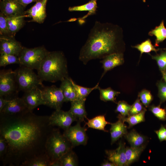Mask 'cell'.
Masks as SVG:
<instances>
[{"label":"cell","mask_w":166,"mask_h":166,"mask_svg":"<svg viewBox=\"0 0 166 166\" xmlns=\"http://www.w3.org/2000/svg\"><path fill=\"white\" fill-rule=\"evenodd\" d=\"M15 71L19 90L25 92L43 85L38 74L32 69L20 65Z\"/></svg>","instance_id":"obj_7"},{"label":"cell","mask_w":166,"mask_h":166,"mask_svg":"<svg viewBox=\"0 0 166 166\" xmlns=\"http://www.w3.org/2000/svg\"><path fill=\"white\" fill-rule=\"evenodd\" d=\"M98 89L100 92V99L105 102L111 101L116 103V97L120 93V92L114 90L110 87L102 89L99 86Z\"/></svg>","instance_id":"obj_27"},{"label":"cell","mask_w":166,"mask_h":166,"mask_svg":"<svg viewBox=\"0 0 166 166\" xmlns=\"http://www.w3.org/2000/svg\"><path fill=\"white\" fill-rule=\"evenodd\" d=\"M86 99H77L71 102V107L69 110L77 121L81 122L86 118L87 113L85 107Z\"/></svg>","instance_id":"obj_19"},{"label":"cell","mask_w":166,"mask_h":166,"mask_svg":"<svg viewBox=\"0 0 166 166\" xmlns=\"http://www.w3.org/2000/svg\"><path fill=\"white\" fill-rule=\"evenodd\" d=\"M155 60L161 71H166V52H162L160 55L152 56Z\"/></svg>","instance_id":"obj_37"},{"label":"cell","mask_w":166,"mask_h":166,"mask_svg":"<svg viewBox=\"0 0 166 166\" xmlns=\"http://www.w3.org/2000/svg\"><path fill=\"white\" fill-rule=\"evenodd\" d=\"M142 1L144 2H146V0H142Z\"/></svg>","instance_id":"obj_47"},{"label":"cell","mask_w":166,"mask_h":166,"mask_svg":"<svg viewBox=\"0 0 166 166\" xmlns=\"http://www.w3.org/2000/svg\"><path fill=\"white\" fill-rule=\"evenodd\" d=\"M19 3L26 7L27 6L34 2H37L40 0H16Z\"/></svg>","instance_id":"obj_43"},{"label":"cell","mask_w":166,"mask_h":166,"mask_svg":"<svg viewBox=\"0 0 166 166\" xmlns=\"http://www.w3.org/2000/svg\"><path fill=\"white\" fill-rule=\"evenodd\" d=\"M73 146L61 133L59 129L54 128L45 144V153L51 162L58 160L65 154L72 150Z\"/></svg>","instance_id":"obj_4"},{"label":"cell","mask_w":166,"mask_h":166,"mask_svg":"<svg viewBox=\"0 0 166 166\" xmlns=\"http://www.w3.org/2000/svg\"><path fill=\"white\" fill-rule=\"evenodd\" d=\"M37 72L42 82L61 81L69 77L67 61L64 53L61 51H49Z\"/></svg>","instance_id":"obj_3"},{"label":"cell","mask_w":166,"mask_h":166,"mask_svg":"<svg viewBox=\"0 0 166 166\" xmlns=\"http://www.w3.org/2000/svg\"><path fill=\"white\" fill-rule=\"evenodd\" d=\"M125 138L131 145L133 147H139L143 145L147 140V138L133 129L124 136Z\"/></svg>","instance_id":"obj_23"},{"label":"cell","mask_w":166,"mask_h":166,"mask_svg":"<svg viewBox=\"0 0 166 166\" xmlns=\"http://www.w3.org/2000/svg\"><path fill=\"white\" fill-rule=\"evenodd\" d=\"M146 109H145L139 113L130 115L127 117H123L120 114L118 116L120 117L125 122H128L129 128L133 126L140 122L145 121L144 116Z\"/></svg>","instance_id":"obj_29"},{"label":"cell","mask_w":166,"mask_h":166,"mask_svg":"<svg viewBox=\"0 0 166 166\" xmlns=\"http://www.w3.org/2000/svg\"><path fill=\"white\" fill-rule=\"evenodd\" d=\"M48 52L43 46L30 48L23 47L19 56V65L38 70Z\"/></svg>","instance_id":"obj_5"},{"label":"cell","mask_w":166,"mask_h":166,"mask_svg":"<svg viewBox=\"0 0 166 166\" xmlns=\"http://www.w3.org/2000/svg\"><path fill=\"white\" fill-rule=\"evenodd\" d=\"M71 79L68 77L61 81L59 88L63 94L65 102H71L77 99L76 92Z\"/></svg>","instance_id":"obj_20"},{"label":"cell","mask_w":166,"mask_h":166,"mask_svg":"<svg viewBox=\"0 0 166 166\" xmlns=\"http://www.w3.org/2000/svg\"><path fill=\"white\" fill-rule=\"evenodd\" d=\"M15 72L11 69L2 70L0 72V96L8 100L18 97L19 91Z\"/></svg>","instance_id":"obj_6"},{"label":"cell","mask_w":166,"mask_h":166,"mask_svg":"<svg viewBox=\"0 0 166 166\" xmlns=\"http://www.w3.org/2000/svg\"><path fill=\"white\" fill-rule=\"evenodd\" d=\"M49 117L31 111L13 115L0 113V136L8 146L2 161L3 166H21L45 154L47 139L54 128L49 124Z\"/></svg>","instance_id":"obj_1"},{"label":"cell","mask_w":166,"mask_h":166,"mask_svg":"<svg viewBox=\"0 0 166 166\" xmlns=\"http://www.w3.org/2000/svg\"><path fill=\"white\" fill-rule=\"evenodd\" d=\"M8 100L5 99L2 96H0V112L7 104Z\"/></svg>","instance_id":"obj_44"},{"label":"cell","mask_w":166,"mask_h":166,"mask_svg":"<svg viewBox=\"0 0 166 166\" xmlns=\"http://www.w3.org/2000/svg\"></svg>","instance_id":"obj_48"},{"label":"cell","mask_w":166,"mask_h":166,"mask_svg":"<svg viewBox=\"0 0 166 166\" xmlns=\"http://www.w3.org/2000/svg\"><path fill=\"white\" fill-rule=\"evenodd\" d=\"M101 166H116L113 163L109 161H106L102 163Z\"/></svg>","instance_id":"obj_45"},{"label":"cell","mask_w":166,"mask_h":166,"mask_svg":"<svg viewBox=\"0 0 166 166\" xmlns=\"http://www.w3.org/2000/svg\"><path fill=\"white\" fill-rule=\"evenodd\" d=\"M14 64L19 65L20 61L18 56L7 54H0V67H5L9 65Z\"/></svg>","instance_id":"obj_32"},{"label":"cell","mask_w":166,"mask_h":166,"mask_svg":"<svg viewBox=\"0 0 166 166\" xmlns=\"http://www.w3.org/2000/svg\"><path fill=\"white\" fill-rule=\"evenodd\" d=\"M71 82L76 90L77 99H86L89 95L94 90L98 89L99 84H97L92 88H87L80 86L76 84L71 79Z\"/></svg>","instance_id":"obj_30"},{"label":"cell","mask_w":166,"mask_h":166,"mask_svg":"<svg viewBox=\"0 0 166 166\" xmlns=\"http://www.w3.org/2000/svg\"><path fill=\"white\" fill-rule=\"evenodd\" d=\"M117 104L115 112L120 113L123 117L129 116V111L132 105H129L124 101H120Z\"/></svg>","instance_id":"obj_35"},{"label":"cell","mask_w":166,"mask_h":166,"mask_svg":"<svg viewBox=\"0 0 166 166\" xmlns=\"http://www.w3.org/2000/svg\"><path fill=\"white\" fill-rule=\"evenodd\" d=\"M48 0L38 1L32 7L25 11V17L32 18L29 22L43 23L46 17V7Z\"/></svg>","instance_id":"obj_13"},{"label":"cell","mask_w":166,"mask_h":166,"mask_svg":"<svg viewBox=\"0 0 166 166\" xmlns=\"http://www.w3.org/2000/svg\"><path fill=\"white\" fill-rule=\"evenodd\" d=\"M155 132L157 134L158 137L160 142L166 140V127L161 124L160 128Z\"/></svg>","instance_id":"obj_42"},{"label":"cell","mask_w":166,"mask_h":166,"mask_svg":"<svg viewBox=\"0 0 166 166\" xmlns=\"http://www.w3.org/2000/svg\"><path fill=\"white\" fill-rule=\"evenodd\" d=\"M80 123V122L77 121L76 124L70 126L64 131L63 134L73 147L80 145H85L87 143V129L81 127Z\"/></svg>","instance_id":"obj_9"},{"label":"cell","mask_w":166,"mask_h":166,"mask_svg":"<svg viewBox=\"0 0 166 166\" xmlns=\"http://www.w3.org/2000/svg\"><path fill=\"white\" fill-rule=\"evenodd\" d=\"M88 121L86 123L89 128L103 131L105 132L108 131L105 129L106 125L110 123L106 121L104 115L97 116L92 119H88Z\"/></svg>","instance_id":"obj_25"},{"label":"cell","mask_w":166,"mask_h":166,"mask_svg":"<svg viewBox=\"0 0 166 166\" xmlns=\"http://www.w3.org/2000/svg\"><path fill=\"white\" fill-rule=\"evenodd\" d=\"M138 98L141 102L146 107H148L153 99L150 92L148 90L144 89L138 94Z\"/></svg>","instance_id":"obj_36"},{"label":"cell","mask_w":166,"mask_h":166,"mask_svg":"<svg viewBox=\"0 0 166 166\" xmlns=\"http://www.w3.org/2000/svg\"><path fill=\"white\" fill-rule=\"evenodd\" d=\"M30 111L22 98L18 97L8 100L0 113L9 115L20 114Z\"/></svg>","instance_id":"obj_15"},{"label":"cell","mask_w":166,"mask_h":166,"mask_svg":"<svg viewBox=\"0 0 166 166\" xmlns=\"http://www.w3.org/2000/svg\"><path fill=\"white\" fill-rule=\"evenodd\" d=\"M50 162V160L45 153L24 162L21 166H49Z\"/></svg>","instance_id":"obj_26"},{"label":"cell","mask_w":166,"mask_h":166,"mask_svg":"<svg viewBox=\"0 0 166 166\" xmlns=\"http://www.w3.org/2000/svg\"><path fill=\"white\" fill-rule=\"evenodd\" d=\"M149 110L159 120L162 121L166 120V109L161 108L160 105L157 106L152 105L149 107Z\"/></svg>","instance_id":"obj_34"},{"label":"cell","mask_w":166,"mask_h":166,"mask_svg":"<svg viewBox=\"0 0 166 166\" xmlns=\"http://www.w3.org/2000/svg\"><path fill=\"white\" fill-rule=\"evenodd\" d=\"M0 34L4 36H13L10 34L8 28L6 17L0 12Z\"/></svg>","instance_id":"obj_38"},{"label":"cell","mask_w":166,"mask_h":166,"mask_svg":"<svg viewBox=\"0 0 166 166\" xmlns=\"http://www.w3.org/2000/svg\"><path fill=\"white\" fill-rule=\"evenodd\" d=\"M124 62L123 54L121 53H113L104 57L100 61L102 64V67L104 69V72L101 79L108 71L117 66L121 65Z\"/></svg>","instance_id":"obj_17"},{"label":"cell","mask_w":166,"mask_h":166,"mask_svg":"<svg viewBox=\"0 0 166 166\" xmlns=\"http://www.w3.org/2000/svg\"><path fill=\"white\" fill-rule=\"evenodd\" d=\"M125 144L121 141L116 149L105 151L108 160L114 163L116 166H126Z\"/></svg>","instance_id":"obj_16"},{"label":"cell","mask_w":166,"mask_h":166,"mask_svg":"<svg viewBox=\"0 0 166 166\" xmlns=\"http://www.w3.org/2000/svg\"><path fill=\"white\" fill-rule=\"evenodd\" d=\"M133 47L137 49L140 52L141 56L143 53H149L152 51L156 53L158 50L152 44L150 40L149 39Z\"/></svg>","instance_id":"obj_33"},{"label":"cell","mask_w":166,"mask_h":166,"mask_svg":"<svg viewBox=\"0 0 166 166\" xmlns=\"http://www.w3.org/2000/svg\"><path fill=\"white\" fill-rule=\"evenodd\" d=\"M97 1V0H90L87 3L81 5L69 7L68 10L69 11H88L87 14L82 17L78 19L71 18V21H74L78 19L80 21L81 20L83 21L89 16L96 14L98 7Z\"/></svg>","instance_id":"obj_18"},{"label":"cell","mask_w":166,"mask_h":166,"mask_svg":"<svg viewBox=\"0 0 166 166\" xmlns=\"http://www.w3.org/2000/svg\"><path fill=\"white\" fill-rule=\"evenodd\" d=\"M7 144L5 139L0 136V159L1 161L7 152Z\"/></svg>","instance_id":"obj_41"},{"label":"cell","mask_w":166,"mask_h":166,"mask_svg":"<svg viewBox=\"0 0 166 166\" xmlns=\"http://www.w3.org/2000/svg\"><path fill=\"white\" fill-rule=\"evenodd\" d=\"M118 120L116 122L111 123L110 132L111 139V144H113L119 138L125 135L127 133V127L124 122L119 116Z\"/></svg>","instance_id":"obj_21"},{"label":"cell","mask_w":166,"mask_h":166,"mask_svg":"<svg viewBox=\"0 0 166 166\" xmlns=\"http://www.w3.org/2000/svg\"><path fill=\"white\" fill-rule=\"evenodd\" d=\"M25 8L16 0H0V12L6 17L25 16Z\"/></svg>","instance_id":"obj_12"},{"label":"cell","mask_w":166,"mask_h":166,"mask_svg":"<svg viewBox=\"0 0 166 166\" xmlns=\"http://www.w3.org/2000/svg\"><path fill=\"white\" fill-rule=\"evenodd\" d=\"M41 93L45 105L55 110L61 109L65 102L64 97L60 88L54 85L41 87Z\"/></svg>","instance_id":"obj_8"},{"label":"cell","mask_w":166,"mask_h":166,"mask_svg":"<svg viewBox=\"0 0 166 166\" xmlns=\"http://www.w3.org/2000/svg\"><path fill=\"white\" fill-rule=\"evenodd\" d=\"M22 98L30 111H33V109L39 105H45L41 90L38 87L24 92Z\"/></svg>","instance_id":"obj_14"},{"label":"cell","mask_w":166,"mask_h":166,"mask_svg":"<svg viewBox=\"0 0 166 166\" xmlns=\"http://www.w3.org/2000/svg\"><path fill=\"white\" fill-rule=\"evenodd\" d=\"M163 79L166 83V71H161Z\"/></svg>","instance_id":"obj_46"},{"label":"cell","mask_w":166,"mask_h":166,"mask_svg":"<svg viewBox=\"0 0 166 166\" xmlns=\"http://www.w3.org/2000/svg\"><path fill=\"white\" fill-rule=\"evenodd\" d=\"M145 148V145L139 147H132L126 148L125 156L126 159V166H129L137 161Z\"/></svg>","instance_id":"obj_24"},{"label":"cell","mask_w":166,"mask_h":166,"mask_svg":"<svg viewBox=\"0 0 166 166\" xmlns=\"http://www.w3.org/2000/svg\"><path fill=\"white\" fill-rule=\"evenodd\" d=\"M145 109L138 97L131 106L129 111V116L139 113Z\"/></svg>","instance_id":"obj_39"},{"label":"cell","mask_w":166,"mask_h":166,"mask_svg":"<svg viewBox=\"0 0 166 166\" xmlns=\"http://www.w3.org/2000/svg\"><path fill=\"white\" fill-rule=\"evenodd\" d=\"M157 85L158 89V97L161 104L166 101V83L161 81L157 83Z\"/></svg>","instance_id":"obj_40"},{"label":"cell","mask_w":166,"mask_h":166,"mask_svg":"<svg viewBox=\"0 0 166 166\" xmlns=\"http://www.w3.org/2000/svg\"><path fill=\"white\" fill-rule=\"evenodd\" d=\"M49 121L51 125L57 126L65 131L76 120L69 110L64 111L60 109L55 110L49 116Z\"/></svg>","instance_id":"obj_10"},{"label":"cell","mask_w":166,"mask_h":166,"mask_svg":"<svg viewBox=\"0 0 166 166\" xmlns=\"http://www.w3.org/2000/svg\"><path fill=\"white\" fill-rule=\"evenodd\" d=\"M118 31L117 26L96 21L80 49V60L86 65L92 60L103 59L110 54L119 53Z\"/></svg>","instance_id":"obj_2"},{"label":"cell","mask_w":166,"mask_h":166,"mask_svg":"<svg viewBox=\"0 0 166 166\" xmlns=\"http://www.w3.org/2000/svg\"><path fill=\"white\" fill-rule=\"evenodd\" d=\"M149 35L155 36L156 37V46L158 45V44L166 39V28L164 25V21H162L160 25L156 27L154 30L149 33Z\"/></svg>","instance_id":"obj_28"},{"label":"cell","mask_w":166,"mask_h":166,"mask_svg":"<svg viewBox=\"0 0 166 166\" xmlns=\"http://www.w3.org/2000/svg\"><path fill=\"white\" fill-rule=\"evenodd\" d=\"M25 17V16L6 17L8 30L13 36L14 37L16 33L24 26Z\"/></svg>","instance_id":"obj_22"},{"label":"cell","mask_w":166,"mask_h":166,"mask_svg":"<svg viewBox=\"0 0 166 166\" xmlns=\"http://www.w3.org/2000/svg\"><path fill=\"white\" fill-rule=\"evenodd\" d=\"M60 160L61 166H76L78 165L77 156L72 150L64 155Z\"/></svg>","instance_id":"obj_31"},{"label":"cell","mask_w":166,"mask_h":166,"mask_svg":"<svg viewBox=\"0 0 166 166\" xmlns=\"http://www.w3.org/2000/svg\"><path fill=\"white\" fill-rule=\"evenodd\" d=\"M24 46L14 37L0 36V53L19 56Z\"/></svg>","instance_id":"obj_11"}]
</instances>
